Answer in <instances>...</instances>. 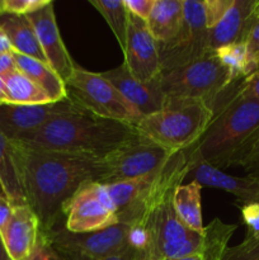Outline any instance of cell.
<instances>
[{"instance_id": "1", "label": "cell", "mask_w": 259, "mask_h": 260, "mask_svg": "<svg viewBox=\"0 0 259 260\" xmlns=\"http://www.w3.org/2000/svg\"><path fill=\"white\" fill-rule=\"evenodd\" d=\"M12 145L25 202L42 234L63 225V207L81 185L101 183L106 174L104 159Z\"/></svg>"}, {"instance_id": "2", "label": "cell", "mask_w": 259, "mask_h": 260, "mask_svg": "<svg viewBox=\"0 0 259 260\" xmlns=\"http://www.w3.org/2000/svg\"><path fill=\"white\" fill-rule=\"evenodd\" d=\"M241 80L233 81L212 104L210 126L193 146L184 150L189 159H200L223 172L235 167L259 131V101L241 93Z\"/></svg>"}, {"instance_id": "3", "label": "cell", "mask_w": 259, "mask_h": 260, "mask_svg": "<svg viewBox=\"0 0 259 260\" xmlns=\"http://www.w3.org/2000/svg\"><path fill=\"white\" fill-rule=\"evenodd\" d=\"M139 135L134 124L101 118L75 107L51 118L18 144L35 150L104 159Z\"/></svg>"}, {"instance_id": "4", "label": "cell", "mask_w": 259, "mask_h": 260, "mask_svg": "<svg viewBox=\"0 0 259 260\" xmlns=\"http://www.w3.org/2000/svg\"><path fill=\"white\" fill-rule=\"evenodd\" d=\"M189 170L187 154L178 151L149 174L104 185L116 208L118 222L140 228L150 212L182 184Z\"/></svg>"}, {"instance_id": "5", "label": "cell", "mask_w": 259, "mask_h": 260, "mask_svg": "<svg viewBox=\"0 0 259 260\" xmlns=\"http://www.w3.org/2000/svg\"><path fill=\"white\" fill-rule=\"evenodd\" d=\"M213 117L208 103L198 99L167 98L159 112L140 119L137 132L169 151H184L202 137Z\"/></svg>"}, {"instance_id": "6", "label": "cell", "mask_w": 259, "mask_h": 260, "mask_svg": "<svg viewBox=\"0 0 259 260\" xmlns=\"http://www.w3.org/2000/svg\"><path fill=\"white\" fill-rule=\"evenodd\" d=\"M173 193L168 194L140 228L144 243L161 260H173L201 254L205 249L206 234L195 231L180 221L173 206Z\"/></svg>"}, {"instance_id": "7", "label": "cell", "mask_w": 259, "mask_h": 260, "mask_svg": "<svg viewBox=\"0 0 259 260\" xmlns=\"http://www.w3.org/2000/svg\"><path fill=\"white\" fill-rule=\"evenodd\" d=\"M230 71L215 52L173 70L161 71L160 89L167 98L198 99L212 104L233 83Z\"/></svg>"}, {"instance_id": "8", "label": "cell", "mask_w": 259, "mask_h": 260, "mask_svg": "<svg viewBox=\"0 0 259 260\" xmlns=\"http://www.w3.org/2000/svg\"><path fill=\"white\" fill-rule=\"evenodd\" d=\"M69 101L83 111L112 121L136 124L142 114L101 73L76 66L65 81Z\"/></svg>"}, {"instance_id": "9", "label": "cell", "mask_w": 259, "mask_h": 260, "mask_svg": "<svg viewBox=\"0 0 259 260\" xmlns=\"http://www.w3.org/2000/svg\"><path fill=\"white\" fill-rule=\"evenodd\" d=\"M53 249L65 253L80 254L90 258H107L124 253L132 246L142 245L140 229L127 223H116L91 233H70L65 225L43 234Z\"/></svg>"}, {"instance_id": "10", "label": "cell", "mask_w": 259, "mask_h": 260, "mask_svg": "<svg viewBox=\"0 0 259 260\" xmlns=\"http://www.w3.org/2000/svg\"><path fill=\"white\" fill-rule=\"evenodd\" d=\"M184 18L179 32L167 43H157L161 71L173 70L211 53L210 29L202 2L183 0Z\"/></svg>"}, {"instance_id": "11", "label": "cell", "mask_w": 259, "mask_h": 260, "mask_svg": "<svg viewBox=\"0 0 259 260\" xmlns=\"http://www.w3.org/2000/svg\"><path fill=\"white\" fill-rule=\"evenodd\" d=\"M173 154L175 152L155 144L142 135H136L104 157L106 174L101 184H113L149 174L161 167Z\"/></svg>"}, {"instance_id": "12", "label": "cell", "mask_w": 259, "mask_h": 260, "mask_svg": "<svg viewBox=\"0 0 259 260\" xmlns=\"http://www.w3.org/2000/svg\"><path fill=\"white\" fill-rule=\"evenodd\" d=\"M63 225L70 233H91L118 223L116 208L106 187L98 182H88L66 202Z\"/></svg>"}, {"instance_id": "13", "label": "cell", "mask_w": 259, "mask_h": 260, "mask_svg": "<svg viewBox=\"0 0 259 260\" xmlns=\"http://www.w3.org/2000/svg\"><path fill=\"white\" fill-rule=\"evenodd\" d=\"M68 98L41 106H0V134L10 142H23L42 128L51 118L75 108Z\"/></svg>"}, {"instance_id": "14", "label": "cell", "mask_w": 259, "mask_h": 260, "mask_svg": "<svg viewBox=\"0 0 259 260\" xmlns=\"http://www.w3.org/2000/svg\"><path fill=\"white\" fill-rule=\"evenodd\" d=\"M124 65L137 80L151 81L161 73L157 43L147 28L146 20L128 12Z\"/></svg>"}, {"instance_id": "15", "label": "cell", "mask_w": 259, "mask_h": 260, "mask_svg": "<svg viewBox=\"0 0 259 260\" xmlns=\"http://www.w3.org/2000/svg\"><path fill=\"white\" fill-rule=\"evenodd\" d=\"M27 17L32 22L47 63L63 81H66L73 75L78 65L74 62L61 38L60 29L56 22L53 3L50 2L42 9L29 13Z\"/></svg>"}, {"instance_id": "16", "label": "cell", "mask_w": 259, "mask_h": 260, "mask_svg": "<svg viewBox=\"0 0 259 260\" xmlns=\"http://www.w3.org/2000/svg\"><path fill=\"white\" fill-rule=\"evenodd\" d=\"M101 75L107 79L142 114V117L156 113L164 107L167 96L160 89L159 78L147 83L137 80L124 63L101 73Z\"/></svg>"}, {"instance_id": "17", "label": "cell", "mask_w": 259, "mask_h": 260, "mask_svg": "<svg viewBox=\"0 0 259 260\" xmlns=\"http://www.w3.org/2000/svg\"><path fill=\"white\" fill-rule=\"evenodd\" d=\"M259 10V0H234L225 17L210 29L212 52L225 46L245 43Z\"/></svg>"}, {"instance_id": "18", "label": "cell", "mask_w": 259, "mask_h": 260, "mask_svg": "<svg viewBox=\"0 0 259 260\" xmlns=\"http://www.w3.org/2000/svg\"><path fill=\"white\" fill-rule=\"evenodd\" d=\"M189 161L190 170L188 175H192L193 182H197L200 185L218 188L231 193L235 196L236 206L241 203L254 202L259 197V178L249 177V175L234 177L195 157L189 159Z\"/></svg>"}, {"instance_id": "19", "label": "cell", "mask_w": 259, "mask_h": 260, "mask_svg": "<svg viewBox=\"0 0 259 260\" xmlns=\"http://www.w3.org/2000/svg\"><path fill=\"white\" fill-rule=\"evenodd\" d=\"M0 234L10 259L27 260L37 243L40 223L29 206H17L13 208L12 217Z\"/></svg>"}, {"instance_id": "20", "label": "cell", "mask_w": 259, "mask_h": 260, "mask_svg": "<svg viewBox=\"0 0 259 260\" xmlns=\"http://www.w3.org/2000/svg\"><path fill=\"white\" fill-rule=\"evenodd\" d=\"M0 30L8 38L14 52L47 62L32 22L27 15L0 13Z\"/></svg>"}, {"instance_id": "21", "label": "cell", "mask_w": 259, "mask_h": 260, "mask_svg": "<svg viewBox=\"0 0 259 260\" xmlns=\"http://www.w3.org/2000/svg\"><path fill=\"white\" fill-rule=\"evenodd\" d=\"M183 18V0H155L146 24L157 43H167L178 35Z\"/></svg>"}, {"instance_id": "22", "label": "cell", "mask_w": 259, "mask_h": 260, "mask_svg": "<svg viewBox=\"0 0 259 260\" xmlns=\"http://www.w3.org/2000/svg\"><path fill=\"white\" fill-rule=\"evenodd\" d=\"M13 56H14L18 70L29 78L33 83L37 84L47 94L52 103H57L68 98L65 81L56 74V71L47 62L20 55L14 51H13Z\"/></svg>"}, {"instance_id": "23", "label": "cell", "mask_w": 259, "mask_h": 260, "mask_svg": "<svg viewBox=\"0 0 259 260\" xmlns=\"http://www.w3.org/2000/svg\"><path fill=\"white\" fill-rule=\"evenodd\" d=\"M201 188L197 182L178 185L173 193V206L175 213L184 225L195 231H203Z\"/></svg>"}, {"instance_id": "24", "label": "cell", "mask_w": 259, "mask_h": 260, "mask_svg": "<svg viewBox=\"0 0 259 260\" xmlns=\"http://www.w3.org/2000/svg\"><path fill=\"white\" fill-rule=\"evenodd\" d=\"M3 80L7 88L9 104L41 106V104L52 103L47 94L18 69L3 76Z\"/></svg>"}, {"instance_id": "25", "label": "cell", "mask_w": 259, "mask_h": 260, "mask_svg": "<svg viewBox=\"0 0 259 260\" xmlns=\"http://www.w3.org/2000/svg\"><path fill=\"white\" fill-rule=\"evenodd\" d=\"M0 180L13 207L27 205L19 173L15 164L13 145L2 134H0Z\"/></svg>"}, {"instance_id": "26", "label": "cell", "mask_w": 259, "mask_h": 260, "mask_svg": "<svg viewBox=\"0 0 259 260\" xmlns=\"http://www.w3.org/2000/svg\"><path fill=\"white\" fill-rule=\"evenodd\" d=\"M91 5L98 10L113 32L122 52L126 48L127 28H128V10L124 0H90Z\"/></svg>"}, {"instance_id": "27", "label": "cell", "mask_w": 259, "mask_h": 260, "mask_svg": "<svg viewBox=\"0 0 259 260\" xmlns=\"http://www.w3.org/2000/svg\"><path fill=\"white\" fill-rule=\"evenodd\" d=\"M222 65L230 71L233 80L246 78L249 75V61L245 43L225 46L215 51Z\"/></svg>"}, {"instance_id": "28", "label": "cell", "mask_w": 259, "mask_h": 260, "mask_svg": "<svg viewBox=\"0 0 259 260\" xmlns=\"http://www.w3.org/2000/svg\"><path fill=\"white\" fill-rule=\"evenodd\" d=\"M221 260H259V236H248L240 244L226 249Z\"/></svg>"}, {"instance_id": "29", "label": "cell", "mask_w": 259, "mask_h": 260, "mask_svg": "<svg viewBox=\"0 0 259 260\" xmlns=\"http://www.w3.org/2000/svg\"><path fill=\"white\" fill-rule=\"evenodd\" d=\"M235 167L243 168L249 177L259 178V131L245 147Z\"/></svg>"}, {"instance_id": "30", "label": "cell", "mask_w": 259, "mask_h": 260, "mask_svg": "<svg viewBox=\"0 0 259 260\" xmlns=\"http://www.w3.org/2000/svg\"><path fill=\"white\" fill-rule=\"evenodd\" d=\"M48 3L50 0H0V13L27 15L42 9Z\"/></svg>"}, {"instance_id": "31", "label": "cell", "mask_w": 259, "mask_h": 260, "mask_svg": "<svg viewBox=\"0 0 259 260\" xmlns=\"http://www.w3.org/2000/svg\"><path fill=\"white\" fill-rule=\"evenodd\" d=\"M234 0H205L202 2L205 9L206 24L208 29L215 27L230 9Z\"/></svg>"}, {"instance_id": "32", "label": "cell", "mask_w": 259, "mask_h": 260, "mask_svg": "<svg viewBox=\"0 0 259 260\" xmlns=\"http://www.w3.org/2000/svg\"><path fill=\"white\" fill-rule=\"evenodd\" d=\"M241 220L246 226V235L259 236V202H246L238 205Z\"/></svg>"}, {"instance_id": "33", "label": "cell", "mask_w": 259, "mask_h": 260, "mask_svg": "<svg viewBox=\"0 0 259 260\" xmlns=\"http://www.w3.org/2000/svg\"><path fill=\"white\" fill-rule=\"evenodd\" d=\"M246 52H248L249 61V75L255 71L256 63L259 61V10L256 14L255 20H254L251 29L249 32L248 38L245 41Z\"/></svg>"}, {"instance_id": "34", "label": "cell", "mask_w": 259, "mask_h": 260, "mask_svg": "<svg viewBox=\"0 0 259 260\" xmlns=\"http://www.w3.org/2000/svg\"><path fill=\"white\" fill-rule=\"evenodd\" d=\"M27 260H61V258L58 256L57 251L51 245L50 241L47 240V238L42 233H40L37 243Z\"/></svg>"}, {"instance_id": "35", "label": "cell", "mask_w": 259, "mask_h": 260, "mask_svg": "<svg viewBox=\"0 0 259 260\" xmlns=\"http://www.w3.org/2000/svg\"><path fill=\"white\" fill-rule=\"evenodd\" d=\"M57 254L61 260H134L135 254H136V246H132L131 249H128L124 253L118 254V255L107 256V258H90V256H84L80 255V254L65 253V251H57Z\"/></svg>"}, {"instance_id": "36", "label": "cell", "mask_w": 259, "mask_h": 260, "mask_svg": "<svg viewBox=\"0 0 259 260\" xmlns=\"http://www.w3.org/2000/svg\"><path fill=\"white\" fill-rule=\"evenodd\" d=\"M155 0H124L127 10L141 19L147 20L150 17Z\"/></svg>"}, {"instance_id": "37", "label": "cell", "mask_w": 259, "mask_h": 260, "mask_svg": "<svg viewBox=\"0 0 259 260\" xmlns=\"http://www.w3.org/2000/svg\"><path fill=\"white\" fill-rule=\"evenodd\" d=\"M240 90L246 96L259 101V71H255L246 78H243L240 84Z\"/></svg>"}, {"instance_id": "38", "label": "cell", "mask_w": 259, "mask_h": 260, "mask_svg": "<svg viewBox=\"0 0 259 260\" xmlns=\"http://www.w3.org/2000/svg\"><path fill=\"white\" fill-rule=\"evenodd\" d=\"M13 205L7 197L0 196V233L4 230L7 223L9 222L10 217L13 215Z\"/></svg>"}, {"instance_id": "39", "label": "cell", "mask_w": 259, "mask_h": 260, "mask_svg": "<svg viewBox=\"0 0 259 260\" xmlns=\"http://www.w3.org/2000/svg\"><path fill=\"white\" fill-rule=\"evenodd\" d=\"M17 69L18 68L17 63H15L14 56H13V51L0 55V78L12 73V71L17 70Z\"/></svg>"}, {"instance_id": "40", "label": "cell", "mask_w": 259, "mask_h": 260, "mask_svg": "<svg viewBox=\"0 0 259 260\" xmlns=\"http://www.w3.org/2000/svg\"><path fill=\"white\" fill-rule=\"evenodd\" d=\"M134 260H161L154 251L150 249L149 245L144 243L142 246H136V254Z\"/></svg>"}, {"instance_id": "41", "label": "cell", "mask_w": 259, "mask_h": 260, "mask_svg": "<svg viewBox=\"0 0 259 260\" xmlns=\"http://www.w3.org/2000/svg\"><path fill=\"white\" fill-rule=\"evenodd\" d=\"M12 50V46H10L9 41H8V38L5 37L4 33L0 30V55L2 53H5V52H10Z\"/></svg>"}, {"instance_id": "42", "label": "cell", "mask_w": 259, "mask_h": 260, "mask_svg": "<svg viewBox=\"0 0 259 260\" xmlns=\"http://www.w3.org/2000/svg\"><path fill=\"white\" fill-rule=\"evenodd\" d=\"M3 104H9V99H8L4 80H3V78H0V106H3Z\"/></svg>"}, {"instance_id": "43", "label": "cell", "mask_w": 259, "mask_h": 260, "mask_svg": "<svg viewBox=\"0 0 259 260\" xmlns=\"http://www.w3.org/2000/svg\"><path fill=\"white\" fill-rule=\"evenodd\" d=\"M173 260H207V259H206V256L202 255V254H190V255L182 256V258L173 259Z\"/></svg>"}, {"instance_id": "44", "label": "cell", "mask_w": 259, "mask_h": 260, "mask_svg": "<svg viewBox=\"0 0 259 260\" xmlns=\"http://www.w3.org/2000/svg\"><path fill=\"white\" fill-rule=\"evenodd\" d=\"M0 260H12L9 258V255H8L7 250H5L4 243H3L2 234H0Z\"/></svg>"}, {"instance_id": "45", "label": "cell", "mask_w": 259, "mask_h": 260, "mask_svg": "<svg viewBox=\"0 0 259 260\" xmlns=\"http://www.w3.org/2000/svg\"><path fill=\"white\" fill-rule=\"evenodd\" d=\"M0 196H3V197H7V193H5L4 187H3L2 180H0ZM7 198H8V197H7Z\"/></svg>"}, {"instance_id": "46", "label": "cell", "mask_w": 259, "mask_h": 260, "mask_svg": "<svg viewBox=\"0 0 259 260\" xmlns=\"http://www.w3.org/2000/svg\"><path fill=\"white\" fill-rule=\"evenodd\" d=\"M255 71H259V61H258V63H256V68H255ZM255 71H254V73H255Z\"/></svg>"}, {"instance_id": "47", "label": "cell", "mask_w": 259, "mask_h": 260, "mask_svg": "<svg viewBox=\"0 0 259 260\" xmlns=\"http://www.w3.org/2000/svg\"><path fill=\"white\" fill-rule=\"evenodd\" d=\"M254 202H259V197H258V198H256V200H255V201H254Z\"/></svg>"}]
</instances>
